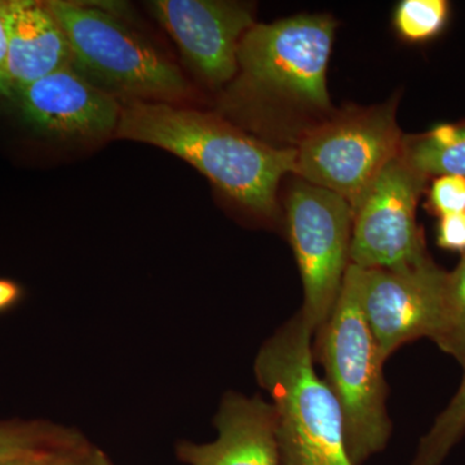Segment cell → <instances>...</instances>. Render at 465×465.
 Listing matches in <instances>:
<instances>
[{
	"label": "cell",
	"mask_w": 465,
	"mask_h": 465,
	"mask_svg": "<svg viewBox=\"0 0 465 465\" xmlns=\"http://www.w3.org/2000/svg\"><path fill=\"white\" fill-rule=\"evenodd\" d=\"M115 134L173 153L264 219L277 215L278 186L296 170V149L275 148L220 116L173 104H125Z\"/></svg>",
	"instance_id": "1"
},
{
	"label": "cell",
	"mask_w": 465,
	"mask_h": 465,
	"mask_svg": "<svg viewBox=\"0 0 465 465\" xmlns=\"http://www.w3.org/2000/svg\"><path fill=\"white\" fill-rule=\"evenodd\" d=\"M313 333L298 313L264 342L256 356V381L268 391L277 411L281 461L353 465L341 406L314 367Z\"/></svg>",
	"instance_id": "2"
},
{
	"label": "cell",
	"mask_w": 465,
	"mask_h": 465,
	"mask_svg": "<svg viewBox=\"0 0 465 465\" xmlns=\"http://www.w3.org/2000/svg\"><path fill=\"white\" fill-rule=\"evenodd\" d=\"M316 335L314 358L341 406L349 458L353 465L365 464L387 446L391 421L385 360L361 307L357 265H348L331 316Z\"/></svg>",
	"instance_id": "3"
},
{
	"label": "cell",
	"mask_w": 465,
	"mask_h": 465,
	"mask_svg": "<svg viewBox=\"0 0 465 465\" xmlns=\"http://www.w3.org/2000/svg\"><path fill=\"white\" fill-rule=\"evenodd\" d=\"M45 5L65 33L72 66L100 90L127 103L173 104L189 94L179 67L115 15L87 3Z\"/></svg>",
	"instance_id": "4"
},
{
	"label": "cell",
	"mask_w": 465,
	"mask_h": 465,
	"mask_svg": "<svg viewBox=\"0 0 465 465\" xmlns=\"http://www.w3.org/2000/svg\"><path fill=\"white\" fill-rule=\"evenodd\" d=\"M335 29L327 15L255 24L238 48V84L290 115L331 114L326 76Z\"/></svg>",
	"instance_id": "5"
},
{
	"label": "cell",
	"mask_w": 465,
	"mask_h": 465,
	"mask_svg": "<svg viewBox=\"0 0 465 465\" xmlns=\"http://www.w3.org/2000/svg\"><path fill=\"white\" fill-rule=\"evenodd\" d=\"M396 105L349 110L302 134L296 170L302 182L341 195L353 211L382 168L401 152Z\"/></svg>",
	"instance_id": "6"
},
{
	"label": "cell",
	"mask_w": 465,
	"mask_h": 465,
	"mask_svg": "<svg viewBox=\"0 0 465 465\" xmlns=\"http://www.w3.org/2000/svg\"><path fill=\"white\" fill-rule=\"evenodd\" d=\"M287 226L298 262L302 316L316 333L331 316L349 265L353 211L341 195L300 182L287 193Z\"/></svg>",
	"instance_id": "7"
},
{
	"label": "cell",
	"mask_w": 465,
	"mask_h": 465,
	"mask_svg": "<svg viewBox=\"0 0 465 465\" xmlns=\"http://www.w3.org/2000/svg\"><path fill=\"white\" fill-rule=\"evenodd\" d=\"M425 182L401 152L382 168L353 208L349 264L393 269L428 258L416 224Z\"/></svg>",
	"instance_id": "8"
},
{
	"label": "cell",
	"mask_w": 465,
	"mask_h": 465,
	"mask_svg": "<svg viewBox=\"0 0 465 465\" xmlns=\"http://www.w3.org/2000/svg\"><path fill=\"white\" fill-rule=\"evenodd\" d=\"M360 300L381 353L439 331L448 273L432 260L401 268H360Z\"/></svg>",
	"instance_id": "9"
},
{
	"label": "cell",
	"mask_w": 465,
	"mask_h": 465,
	"mask_svg": "<svg viewBox=\"0 0 465 465\" xmlns=\"http://www.w3.org/2000/svg\"><path fill=\"white\" fill-rule=\"evenodd\" d=\"M149 7L203 81L220 87L235 78L240 43L255 25L251 5L222 0H154Z\"/></svg>",
	"instance_id": "10"
},
{
	"label": "cell",
	"mask_w": 465,
	"mask_h": 465,
	"mask_svg": "<svg viewBox=\"0 0 465 465\" xmlns=\"http://www.w3.org/2000/svg\"><path fill=\"white\" fill-rule=\"evenodd\" d=\"M24 119L54 139H103L116 133L119 101L79 74L58 69L16 92Z\"/></svg>",
	"instance_id": "11"
},
{
	"label": "cell",
	"mask_w": 465,
	"mask_h": 465,
	"mask_svg": "<svg viewBox=\"0 0 465 465\" xmlns=\"http://www.w3.org/2000/svg\"><path fill=\"white\" fill-rule=\"evenodd\" d=\"M213 425L217 439L210 443L182 440L176 457L188 465H282L278 419L273 403L260 394L246 397L228 391Z\"/></svg>",
	"instance_id": "12"
},
{
	"label": "cell",
	"mask_w": 465,
	"mask_h": 465,
	"mask_svg": "<svg viewBox=\"0 0 465 465\" xmlns=\"http://www.w3.org/2000/svg\"><path fill=\"white\" fill-rule=\"evenodd\" d=\"M7 33V70L12 94L72 65V52L63 27L45 2H0Z\"/></svg>",
	"instance_id": "13"
},
{
	"label": "cell",
	"mask_w": 465,
	"mask_h": 465,
	"mask_svg": "<svg viewBox=\"0 0 465 465\" xmlns=\"http://www.w3.org/2000/svg\"><path fill=\"white\" fill-rule=\"evenodd\" d=\"M401 154L427 179L465 177V124H442L419 136L403 137Z\"/></svg>",
	"instance_id": "14"
},
{
	"label": "cell",
	"mask_w": 465,
	"mask_h": 465,
	"mask_svg": "<svg viewBox=\"0 0 465 465\" xmlns=\"http://www.w3.org/2000/svg\"><path fill=\"white\" fill-rule=\"evenodd\" d=\"M87 440L72 428L50 421L0 423V461L36 454H56Z\"/></svg>",
	"instance_id": "15"
},
{
	"label": "cell",
	"mask_w": 465,
	"mask_h": 465,
	"mask_svg": "<svg viewBox=\"0 0 465 465\" xmlns=\"http://www.w3.org/2000/svg\"><path fill=\"white\" fill-rule=\"evenodd\" d=\"M465 371V365H464ZM465 434V372L460 388L419 443L411 465H440Z\"/></svg>",
	"instance_id": "16"
},
{
	"label": "cell",
	"mask_w": 465,
	"mask_h": 465,
	"mask_svg": "<svg viewBox=\"0 0 465 465\" xmlns=\"http://www.w3.org/2000/svg\"><path fill=\"white\" fill-rule=\"evenodd\" d=\"M433 341L465 365V252L457 269L448 273L442 318Z\"/></svg>",
	"instance_id": "17"
},
{
	"label": "cell",
	"mask_w": 465,
	"mask_h": 465,
	"mask_svg": "<svg viewBox=\"0 0 465 465\" xmlns=\"http://www.w3.org/2000/svg\"><path fill=\"white\" fill-rule=\"evenodd\" d=\"M449 14L446 0H402L394 11V27L405 41H430L442 32Z\"/></svg>",
	"instance_id": "18"
},
{
	"label": "cell",
	"mask_w": 465,
	"mask_h": 465,
	"mask_svg": "<svg viewBox=\"0 0 465 465\" xmlns=\"http://www.w3.org/2000/svg\"><path fill=\"white\" fill-rule=\"evenodd\" d=\"M430 207L440 217L465 213V177L439 176L430 192Z\"/></svg>",
	"instance_id": "19"
},
{
	"label": "cell",
	"mask_w": 465,
	"mask_h": 465,
	"mask_svg": "<svg viewBox=\"0 0 465 465\" xmlns=\"http://www.w3.org/2000/svg\"><path fill=\"white\" fill-rule=\"evenodd\" d=\"M48 465H114L103 450L90 440L60 452Z\"/></svg>",
	"instance_id": "20"
},
{
	"label": "cell",
	"mask_w": 465,
	"mask_h": 465,
	"mask_svg": "<svg viewBox=\"0 0 465 465\" xmlns=\"http://www.w3.org/2000/svg\"><path fill=\"white\" fill-rule=\"evenodd\" d=\"M437 243L445 250L465 252V213L440 217Z\"/></svg>",
	"instance_id": "21"
},
{
	"label": "cell",
	"mask_w": 465,
	"mask_h": 465,
	"mask_svg": "<svg viewBox=\"0 0 465 465\" xmlns=\"http://www.w3.org/2000/svg\"><path fill=\"white\" fill-rule=\"evenodd\" d=\"M7 54V33H5V20L0 11V96H14L8 79Z\"/></svg>",
	"instance_id": "22"
},
{
	"label": "cell",
	"mask_w": 465,
	"mask_h": 465,
	"mask_svg": "<svg viewBox=\"0 0 465 465\" xmlns=\"http://www.w3.org/2000/svg\"><path fill=\"white\" fill-rule=\"evenodd\" d=\"M21 298H23V289L20 284L0 278V313L14 308Z\"/></svg>",
	"instance_id": "23"
},
{
	"label": "cell",
	"mask_w": 465,
	"mask_h": 465,
	"mask_svg": "<svg viewBox=\"0 0 465 465\" xmlns=\"http://www.w3.org/2000/svg\"><path fill=\"white\" fill-rule=\"evenodd\" d=\"M57 454H60V452H56V454L30 455V457L11 459V460L0 461V465H48L51 463L52 459L56 457Z\"/></svg>",
	"instance_id": "24"
}]
</instances>
